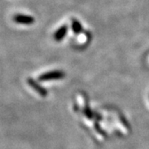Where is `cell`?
<instances>
[{
	"label": "cell",
	"mask_w": 149,
	"mask_h": 149,
	"mask_svg": "<svg viewBox=\"0 0 149 149\" xmlns=\"http://www.w3.org/2000/svg\"><path fill=\"white\" fill-rule=\"evenodd\" d=\"M65 76L64 72L60 70H54L51 72H47L45 74H41L38 78L40 81H50V80H60Z\"/></svg>",
	"instance_id": "6da1fadb"
},
{
	"label": "cell",
	"mask_w": 149,
	"mask_h": 149,
	"mask_svg": "<svg viewBox=\"0 0 149 149\" xmlns=\"http://www.w3.org/2000/svg\"><path fill=\"white\" fill-rule=\"evenodd\" d=\"M13 22L18 24H25V25H31L35 22L34 17L28 15H22V14H16L13 17Z\"/></svg>",
	"instance_id": "7a4b0ae2"
},
{
	"label": "cell",
	"mask_w": 149,
	"mask_h": 149,
	"mask_svg": "<svg viewBox=\"0 0 149 149\" xmlns=\"http://www.w3.org/2000/svg\"><path fill=\"white\" fill-rule=\"evenodd\" d=\"M27 83H28V85H30L34 91L37 92L38 95H40L42 96V97H46V96L47 95V90L44 89L41 85H39L36 80H34L32 78H28L27 79Z\"/></svg>",
	"instance_id": "3957f363"
},
{
	"label": "cell",
	"mask_w": 149,
	"mask_h": 149,
	"mask_svg": "<svg viewBox=\"0 0 149 149\" xmlns=\"http://www.w3.org/2000/svg\"><path fill=\"white\" fill-rule=\"evenodd\" d=\"M66 33H67V27H66L65 25H64V26L60 27L58 30L55 32V34H54V38H55L56 41L60 42V41H61V40L65 37Z\"/></svg>",
	"instance_id": "277c9868"
},
{
	"label": "cell",
	"mask_w": 149,
	"mask_h": 149,
	"mask_svg": "<svg viewBox=\"0 0 149 149\" xmlns=\"http://www.w3.org/2000/svg\"><path fill=\"white\" fill-rule=\"evenodd\" d=\"M72 29L75 34H79L82 32V26L80 23V22L77 20H73L72 22Z\"/></svg>",
	"instance_id": "5b68a950"
}]
</instances>
